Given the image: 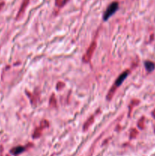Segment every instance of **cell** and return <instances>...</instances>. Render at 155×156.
<instances>
[{
    "instance_id": "obj_1",
    "label": "cell",
    "mask_w": 155,
    "mask_h": 156,
    "mask_svg": "<svg viewBox=\"0 0 155 156\" xmlns=\"http://www.w3.org/2000/svg\"><path fill=\"white\" fill-rule=\"evenodd\" d=\"M118 9H119V3L117 2H113L112 3L110 4L103 14V21H107V20L110 18L111 16L116 12Z\"/></svg>"
},
{
    "instance_id": "obj_2",
    "label": "cell",
    "mask_w": 155,
    "mask_h": 156,
    "mask_svg": "<svg viewBox=\"0 0 155 156\" xmlns=\"http://www.w3.org/2000/svg\"><path fill=\"white\" fill-rule=\"evenodd\" d=\"M96 47H97V43L95 41H93L91 43V44L89 46L88 50H87L85 55L83 56L82 57L83 62L85 63H88L91 62L92 57H93L94 55V53L95 50H96Z\"/></svg>"
},
{
    "instance_id": "obj_3",
    "label": "cell",
    "mask_w": 155,
    "mask_h": 156,
    "mask_svg": "<svg viewBox=\"0 0 155 156\" xmlns=\"http://www.w3.org/2000/svg\"><path fill=\"white\" fill-rule=\"evenodd\" d=\"M129 73H130V71H129V70H126V71H124V72H122V73H121L120 75L118 76L117 79H116L113 85L115 86L116 88L119 87V86H120L122 84V82H123L126 80V78H127L128 76L129 75Z\"/></svg>"
},
{
    "instance_id": "obj_4",
    "label": "cell",
    "mask_w": 155,
    "mask_h": 156,
    "mask_svg": "<svg viewBox=\"0 0 155 156\" xmlns=\"http://www.w3.org/2000/svg\"><path fill=\"white\" fill-rule=\"evenodd\" d=\"M30 0H24L22 2V4H21V7H20V9H19L17 15H16V20H18L19 18H21V17L23 16L24 13V11H25L26 8L28 7V5L29 4Z\"/></svg>"
},
{
    "instance_id": "obj_5",
    "label": "cell",
    "mask_w": 155,
    "mask_h": 156,
    "mask_svg": "<svg viewBox=\"0 0 155 156\" xmlns=\"http://www.w3.org/2000/svg\"><path fill=\"white\" fill-rule=\"evenodd\" d=\"M25 147L24 146H16V147H14L12 149H11V153L12 155H18L19 154H21L23 152L25 151Z\"/></svg>"
},
{
    "instance_id": "obj_6",
    "label": "cell",
    "mask_w": 155,
    "mask_h": 156,
    "mask_svg": "<svg viewBox=\"0 0 155 156\" xmlns=\"http://www.w3.org/2000/svg\"><path fill=\"white\" fill-rule=\"evenodd\" d=\"M145 66L148 72H151L155 69V64L151 61H145Z\"/></svg>"
},
{
    "instance_id": "obj_7",
    "label": "cell",
    "mask_w": 155,
    "mask_h": 156,
    "mask_svg": "<svg viewBox=\"0 0 155 156\" xmlns=\"http://www.w3.org/2000/svg\"><path fill=\"white\" fill-rule=\"evenodd\" d=\"M94 121V117L92 116V117H90V118L88 119V120H87L86 122H85V124H84V126H83V130H84V131L88 130V128L90 127V126L93 124Z\"/></svg>"
},
{
    "instance_id": "obj_8",
    "label": "cell",
    "mask_w": 155,
    "mask_h": 156,
    "mask_svg": "<svg viewBox=\"0 0 155 156\" xmlns=\"http://www.w3.org/2000/svg\"><path fill=\"white\" fill-rule=\"evenodd\" d=\"M116 89H117V88H116L114 85H113L112 87H111L110 90L109 91V92L107 93V99L108 100V101H110V100L112 99L113 97L114 94H115L116 91Z\"/></svg>"
},
{
    "instance_id": "obj_9",
    "label": "cell",
    "mask_w": 155,
    "mask_h": 156,
    "mask_svg": "<svg viewBox=\"0 0 155 156\" xmlns=\"http://www.w3.org/2000/svg\"><path fill=\"white\" fill-rule=\"evenodd\" d=\"M43 129L40 126V127H37L36 128V130H34V132L33 134V138L34 139H38L40 138L42 135V131H43Z\"/></svg>"
},
{
    "instance_id": "obj_10",
    "label": "cell",
    "mask_w": 155,
    "mask_h": 156,
    "mask_svg": "<svg viewBox=\"0 0 155 156\" xmlns=\"http://www.w3.org/2000/svg\"><path fill=\"white\" fill-rule=\"evenodd\" d=\"M69 0H55V4L57 7L62 8L63 7L64 5H66Z\"/></svg>"
},
{
    "instance_id": "obj_11",
    "label": "cell",
    "mask_w": 155,
    "mask_h": 156,
    "mask_svg": "<svg viewBox=\"0 0 155 156\" xmlns=\"http://www.w3.org/2000/svg\"><path fill=\"white\" fill-rule=\"evenodd\" d=\"M50 105L53 107H56V100L55 94H52L50 99Z\"/></svg>"
},
{
    "instance_id": "obj_12",
    "label": "cell",
    "mask_w": 155,
    "mask_h": 156,
    "mask_svg": "<svg viewBox=\"0 0 155 156\" xmlns=\"http://www.w3.org/2000/svg\"><path fill=\"white\" fill-rule=\"evenodd\" d=\"M49 125H50V124H49L48 120H43L40 122V127L43 129L47 128V127H49Z\"/></svg>"
},
{
    "instance_id": "obj_13",
    "label": "cell",
    "mask_w": 155,
    "mask_h": 156,
    "mask_svg": "<svg viewBox=\"0 0 155 156\" xmlns=\"http://www.w3.org/2000/svg\"><path fill=\"white\" fill-rule=\"evenodd\" d=\"M137 135H138V131L135 129H133L130 132V139H134V138L136 137Z\"/></svg>"
},
{
    "instance_id": "obj_14",
    "label": "cell",
    "mask_w": 155,
    "mask_h": 156,
    "mask_svg": "<svg viewBox=\"0 0 155 156\" xmlns=\"http://www.w3.org/2000/svg\"><path fill=\"white\" fill-rule=\"evenodd\" d=\"M138 127H139L140 129L143 130L144 129V117H141L138 122Z\"/></svg>"
},
{
    "instance_id": "obj_15",
    "label": "cell",
    "mask_w": 155,
    "mask_h": 156,
    "mask_svg": "<svg viewBox=\"0 0 155 156\" xmlns=\"http://www.w3.org/2000/svg\"><path fill=\"white\" fill-rule=\"evenodd\" d=\"M64 87H65V84H64L63 82H58V83H57L56 88L58 90L62 89V88H63Z\"/></svg>"
},
{
    "instance_id": "obj_16",
    "label": "cell",
    "mask_w": 155,
    "mask_h": 156,
    "mask_svg": "<svg viewBox=\"0 0 155 156\" xmlns=\"http://www.w3.org/2000/svg\"><path fill=\"white\" fill-rule=\"evenodd\" d=\"M4 5H5V2H1V3H0V11L2 10V9L4 6Z\"/></svg>"
}]
</instances>
